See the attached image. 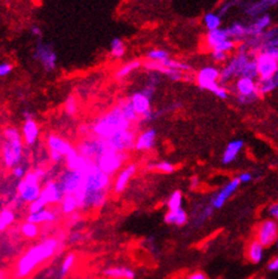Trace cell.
<instances>
[{
  "label": "cell",
  "mask_w": 278,
  "mask_h": 279,
  "mask_svg": "<svg viewBox=\"0 0 278 279\" xmlns=\"http://www.w3.org/2000/svg\"><path fill=\"white\" fill-rule=\"evenodd\" d=\"M84 183L80 191L75 194L78 209L91 210L100 209L108 199L112 189V177L98 168L94 162L84 169Z\"/></svg>",
  "instance_id": "obj_1"
},
{
  "label": "cell",
  "mask_w": 278,
  "mask_h": 279,
  "mask_svg": "<svg viewBox=\"0 0 278 279\" xmlns=\"http://www.w3.org/2000/svg\"><path fill=\"white\" fill-rule=\"evenodd\" d=\"M64 243L59 237H48L39 244L31 246L17 261L14 279H25L37 268L63 250Z\"/></svg>",
  "instance_id": "obj_2"
},
{
  "label": "cell",
  "mask_w": 278,
  "mask_h": 279,
  "mask_svg": "<svg viewBox=\"0 0 278 279\" xmlns=\"http://www.w3.org/2000/svg\"><path fill=\"white\" fill-rule=\"evenodd\" d=\"M133 129V123L127 118L122 101L91 124V135L107 140L119 132Z\"/></svg>",
  "instance_id": "obj_3"
},
{
  "label": "cell",
  "mask_w": 278,
  "mask_h": 279,
  "mask_svg": "<svg viewBox=\"0 0 278 279\" xmlns=\"http://www.w3.org/2000/svg\"><path fill=\"white\" fill-rule=\"evenodd\" d=\"M220 70L213 66L203 67L197 74V83L202 90H208L216 97L220 99H226L228 97V91L219 84Z\"/></svg>",
  "instance_id": "obj_4"
},
{
  "label": "cell",
  "mask_w": 278,
  "mask_h": 279,
  "mask_svg": "<svg viewBox=\"0 0 278 279\" xmlns=\"http://www.w3.org/2000/svg\"><path fill=\"white\" fill-rule=\"evenodd\" d=\"M78 153L87 158L88 160L95 162L102 154L110 151L107 141L97 136H87L77 144Z\"/></svg>",
  "instance_id": "obj_5"
},
{
  "label": "cell",
  "mask_w": 278,
  "mask_h": 279,
  "mask_svg": "<svg viewBox=\"0 0 278 279\" xmlns=\"http://www.w3.org/2000/svg\"><path fill=\"white\" fill-rule=\"evenodd\" d=\"M128 159H130V155L126 152H116V151L110 150L102 154L94 164L98 166L100 171L112 177L122 171Z\"/></svg>",
  "instance_id": "obj_6"
},
{
  "label": "cell",
  "mask_w": 278,
  "mask_h": 279,
  "mask_svg": "<svg viewBox=\"0 0 278 279\" xmlns=\"http://www.w3.org/2000/svg\"><path fill=\"white\" fill-rule=\"evenodd\" d=\"M84 171H65L60 172L56 181L62 189L64 195H75L84 183Z\"/></svg>",
  "instance_id": "obj_7"
},
{
  "label": "cell",
  "mask_w": 278,
  "mask_h": 279,
  "mask_svg": "<svg viewBox=\"0 0 278 279\" xmlns=\"http://www.w3.org/2000/svg\"><path fill=\"white\" fill-rule=\"evenodd\" d=\"M255 239L266 249L275 245L278 238V222L272 218L263 219L255 227Z\"/></svg>",
  "instance_id": "obj_8"
},
{
  "label": "cell",
  "mask_w": 278,
  "mask_h": 279,
  "mask_svg": "<svg viewBox=\"0 0 278 279\" xmlns=\"http://www.w3.org/2000/svg\"><path fill=\"white\" fill-rule=\"evenodd\" d=\"M33 58L40 63L41 66L44 67L47 72H51V70L55 69L57 66V62H58L57 54L52 47V44L49 43V42L42 41L41 39L38 41L37 45H35Z\"/></svg>",
  "instance_id": "obj_9"
},
{
  "label": "cell",
  "mask_w": 278,
  "mask_h": 279,
  "mask_svg": "<svg viewBox=\"0 0 278 279\" xmlns=\"http://www.w3.org/2000/svg\"><path fill=\"white\" fill-rule=\"evenodd\" d=\"M23 140H6L2 144L1 157L6 168L13 169L21 164L23 159Z\"/></svg>",
  "instance_id": "obj_10"
},
{
  "label": "cell",
  "mask_w": 278,
  "mask_h": 279,
  "mask_svg": "<svg viewBox=\"0 0 278 279\" xmlns=\"http://www.w3.org/2000/svg\"><path fill=\"white\" fill-rule=\"evenodd\" d=\"M138 134L133 129L124 130L115 134V135L110 136L107 139V144H108L109 149L116 152H126L133 150L135 146V141H137Z\"/></svg>",
  "instance_id": "obj_11"
},
{
  "label": "cell",
  "mask_w": 278,
  "mask_h": 279,
  "mask_svg": "<svg viewBox=\"0 0 278 279\" xmlns=\"http://www.w3.org/2000/svg\"><path fill=\"white\" fill-rule=\"evenodd\" d=\"M255 62L260 81L274 79L278 74V63L268 52L260 51L259 54H256Z\"/></svg>",
  "instance_id": "obj_12"
},
{
  "label": "cell",
  "mask_w": 278,
  "mask_h": 279,
  "mask_svg": "<svg viewBox=\"0 0 278 279\" xmlns=\"http://www.w3.org/2000/svg\"><path fill=\"white\" fill-rule=\"evenodd\" d=\"M240 185L241 182L238 177L232 179L223 189H220L218 192L213 194L211 200H210V206H211L213 209H220V208L225 206V203L230 200V197L236 192Z\"/></svg>",
  "instance_id": "obj_13"
},
{
  "label": "cell",
  "mask_w": 278,
  "mask_h": 279,
  "mask_svg": "<svg viewBox=\"0 0 278 279\" xmlns=\"http://www.w3.org/2000/svg\"><path fill=\"white\" fill-rule=\"evenodd\" d=\"M64 193L58 182L50 179L42 187L40 199L46 203V206H53V204H60L64 199Z\"/></svg>",
  "instance_id": "obj_14"
},
{
  "label": "cell",
  "mask_w": 278,
  "mask_h": 279,
  "mask_svg": "<svg viewBox=\"0 0 278 279\" xmlns=\"http://www.w3.org/2000/svg\"><path fill=\"white\" fill-rule=\"evenodd\" d=\"M137 171H138V165L134 164V162L124 166V168L122 169V171L116 175L115 182H114V185H113L114 192H115L116 194L123 193L127 187L128 183H130L131 179L133 178V176L135 175Z\"/></svg>",
  "instance_id": "obj_15"
},
{
  "label": "cell",
  "mask_w": 278,
  "mask_h": 279,
  "mask_svg": "<svg viewBox=\"0 0 278 279\" xmlns=\"http://www.w3.org/2000/svg\"><path fill=\"white\" fill-rule=\"evenodd\" d=\"M235 90H236L238 97L252 98L256 100L260 95L258 82H255V80L253 79H249V77H238L235 83Z\"/></svg>",
  "instance_id": "obj_16"
},
{
  "label": "cell",
  "mask_w": 278,
  "mask_h": 279,
  "mask_svg": "<svg viewBox=\"0 0 278 279\" xmlns=\"http://www.w3.org/2000/svg\"><path fill=\"white\" fill-rule=\"evenodd\" d=\"M42 187L40 185H31L22 179L17 184V195L23 203H32L37 201L41 195Z\"/></svg>",
  "instance_id": "obj_17"
},
{
  "label": "cell",
  "mask_w": 278,
  "mask_h": 279,
  "mask_svg": "<svg viewBox=\"0 0 278 279\" xmlns=\"http://www.w3.org/2000/svg\"><path fill=\"white\" fill-rule=\"evenodd\" d=\"M157 141V130L155 129H147L138 134L137 141H135L134 150L140 152H147L152 150L156 146Z\"/></svg>",
  "instance_id": "obj_18"
},
{
  "label": "cell",
  "mask_w": 278,
  "mask_h": 279,
  "mask_svg": "<svg viewBox=\"0 0 278 279\" xmlns=\"http://www.w3.org/2000/svg\"><path fill=\"white\" fill-rule=\"evenodd\" d=\"M128 101L132 107H133L134 111L137 112L139 117H143L148 112H150L151 109V99L148 98L142 91H137L128 98Z\"/></svg>",
  "instance_id": "obj_19"
},
{
  "label": "cell",
  "mask_w": 278,
  "mask_h": 279,
  "mask_svg": "<svg viewBox=\"0 0 278 279\" xmlns=\"http://www.w3.org/2000/svg\"><path fill=\"white\" fill-rule=\"evenodd\" d=\"M47 146L49 148V151L58 152L62 154L64 158L74 149L72 143L69 142V141L65 139H63L62 136L57 135V134H49L47 136Z\"/></svg>",
  "instance_id": "obj_20"
},
{
  "label": "cell",
  "mask_w": 278,
  "mask_h": 279,
  "mask_svg": "<svg viewBox=\"0 0 278 279\" xmlns=\"http://www.w3.org/2000/svg\"><path fill=\"white\" fill-rule=\"evenodd\" d=\"M21 133H22L23 142L26 146H33L37 143L39 135H40V127L34 119H30V121L24 122Z\"/></svg>",
  "instance_id": "obj_21"
},
{
  "label": "cell",
  "mask_w": 278,
  "mask_h": 279,
  "mask_svg": "<svg viewBox=\"0 0 278 279\" xmlns=\"http://www.w3.org/2000/svg\"><path fill=\"white\" fill-rule=\"evenodd\" d=\"M102 274L108 279H135V277H137L135 271L126 266L108 267L103 269Z\"/></svg>",
  "instance_id": "obj_22"
},
{
  "label": "cell",
  "mask_w": 278,
  "mask_h": 279,
  "mask_svg": "<svg viewBox=\"0 0 278 279\" xmlns=\"http://www.w3.org/2000/svg\"><path fill=\"white\" fill-rule=\"evenodd\" d=\"M265 246L260 244L256 239H252L251 242H249L247 249H245V257L250 263L258 264L262 262L263 258H265Z\"/></svg>",
  "instance_id": "obj_23"
},
{
  "label": "cell",
  "mask_w": 278,
  "mask_h": 279,
  "mask_svg": "<svg viewBox=\"0 0 278 279\" xmlns=\"http://www.w3.org/2000/svg\"><path fill=\"white\" fill-rule=\"evenodd\" d=\"M66 161V167L70 171H84L85 168L90 165V160H88L87 158H84L83 155L78 153L76 148L70 151V152L65 157Z\"/></svg>",
  "instance_id": "obj_24"
},
{
  "label": "cell",
  "mask_w": 278,
  "mask_h": 279,
  "mask_svg": "<svg viewBox=\"0 0 278 279\" xmlns=\"http://www.w3.org/2000/svg\"><path fill=\"white\" fill-rule=\"evenodd\" d=\"M230 39L226 30L217 29L213 31H208V33L205 37V45L209 50H213L217 45H219L222 42L226 41Z\"/></svg>",
  "instance_id": "obj_25"
},
{
  "label": "cell",
  "mask_w": 278,
  "mask_h": 279,
  "mask_svg": "<svg viewBox=\"0 0 278 279\" xmlns=\"http://www.w3.org/2000/svg\"><path fill=\"white\" fill-rule=\"evenodd\" d=\"M57 218H58V216H57L55 211L46 208V209L41 210L40 213L28 214V216L26 217V221L39 226L42 224H52V222L57 220Z\"/></svg>",
  "instance_id": "obj_26"
},
{
  "label": "cell",
  "mask_w": 278,
  "mask_h": 279,
  "mask_svg": "<svg viewBox=\"0 0 278 279\" xmlns=\"http://www.w3.org/2000/svg\"><path fill=\"white\" fill-rule=\"evenodd\" d=\"M243 147H244V142L241 140H235L228 143L222 157L223 164L230 165L232 162L236 160L237 155L241 152V150L243 149Z\"/></svg>",
  "instance_id": "obj_27"
},
{
  "label": "cell",
  "mask_w": 278,
  "mask_h": 279,
  "mask_svg": "<svg viewBox=\"0 0 278 279\" xmlns=\"http://www.w3.org/2000/svg\"><path fill=\"white\" fill-rule=\"evenodd\" d=\"M272 23V17H270L268 14H265V15L259 16L258 19L255 20V22L252 24V25L248 26L249 27V35H252L253 38L255 39H261L263 31H265L267 27L270 25Z\"/></svg>",
  "instance_id": "obj_28"
},
{
  "label": "cell",
  "mask_w": 278,
  "mask_h": 279,
  "mask_svg": "<svg viewBox=\"0 0 278 279\" xmlns=\"http://www.w3.org/2000/svg\"><path fill=\"white\" fill-rule=\"evenodd\" d=\"M188 220V216L187 213L185 211L183 208L178 210H174V211H168L163 217V221L166 222L167 225H174V226H184L186 224Z\"/></svg>",
  "instance_id": "obj_29"
},
{
  "label": "cell",
  "mask_w": 278,
  "mask_h": 279,
  "mask_svg": "<svg viewBox=\"0 0 278 279\" xmlns=\"http://www.w3.org/2000/svg\"><path fill=\"white\" fill-rule=\"evenodd\" d=\"M142 65H143V62L139 61V59H133V61L128 62L126 64H124L123 66H120L117 72L115 73V79L116 80H123L127 77L130 74H132L135 70L141 68Z\"/></svg>",
  "instance_id": "obj_30"
},
{
  "label": "cell",
  "mask_w": 278,
  "mask_h": 279,
  "mask_svg": "<svg viewBox=\"0 0 278 279\" xmlns=\"http://www.w3.org/2000/svg\"><path fill=\"white\" fill-rule=\"evenodd\" d=\"M76 259H77V257H76L75 253L70 252V253L67 254V256L64 258L62 264H60L58 274H57V278L65 279L67 276H69L70 270L73 269L74 266H75Z\"/></svg>",
  "instance_id": "obj_31"
},
{
  "label": "cell",
  "mask_w": 278,
  "mask_h": 279,
  "mask_svg": "<svg viewBox=\"0 0 278 279\" xmlns=\"http://www.w3.org/2000/svg\"><path fill=\"white\" fill-rule=\"evenodd\" d=\"M59 208L60 213L66 215V216H70V215L77 213L78 203L76 197L74 195H65L59 204Z\"/></svg>",
  "instance_id": "obj_32"
},
{
  "label": "cell",
  "mask_w": 278,
  "mask_h": 279,
  "mask_svg": "<svg viewBox=\"0 0 278 279\" xmlns=\"http://www.w3.org/2000/svg\"><path fill=\"white\" fill-rule=\"evenodd\" d=\"M125 52H126V45L124 43L123 39L116 37L110 41V55H112L113 58L115 59L123 58L124 56H125Z\"/></svg>",
  "instance_id": "obj_33"
},
{
  "label": "cell",
  "mask_w": 278,
  "mask_h": 279,
  "mask_svg": "<svg viewBox=\"0 0 278 279\" xmlns=\"http://www.w3.org/2000/svg\"><path fill=\"white\" fill-rule=\"evenodd\" d=\"M230 39H242L249 35V27L241 23H234L226 29Z\"/></svg>",
  "instance_id": "obj_34"
},
{
  "label": "cell",
  "mask_w": 278,
  "mask_h": 279,
  "mask_svg": "<svg viewBox=\"0 0 278 279\" xmlns=\"http://www.w3.org/2000/svg\"><path fill=\"white\" fill-rule=\"evenodd\" d=\"M203 23L208 31H213L220 29V24H222V19H220L219 14L217 13H207L203 17Z\"/></svg>",
  "instance_id": "obj_35"
},
{
  "label": "cell",
  "mask_w": 278,
  "mask_h": 279,
  "mask_svg": "<svg viewBox=\"0 0 278 279\" xmlns=\"http://www.w3.org/2000/svg\"><path fill=\"white\" fill-rule=\"evenodd\" d=\"M169 58H170L169 52L165 50V49L156 48V49H152V50L150 51H148V54H147V61L155 62V63L162 64L163 62L168 61Z\"/></svg>",
  "instance_id": "obj_36"
},
{
  "label": "cell",
  "mask_w": 278,
  "mask_h": 279,
  "mask_svg": "<svg viewBox=\"0 0 278 279\" xmlns=\"http://www.w3.org/2000/svg\"><path fill=\"white\" fill-rule=\"evenodd\" d=\"M21 233L26 238H35L40 234V228H39L38 225L25 221L21 225Z\"/></svg>",
  "instance_id": "obj_37"
},
{
  "label": "cell",
  "mask_w": 278,
  "mask_h": 279,
  "mask_svg": "<svg viewBox=\"0 0 278 279\" xmlns=\"http://www.w3.org/2000/svg\"><path fill=\"white\" fill-rule=\"evenodd\" d=\"M182 203H183V194H182L181 191H174V192L170 194L168 200H167L168 211L182 209Z\"/></svg>",
  "instance_id": "obj_38"
},
{
  "label": "cell",
  "mask_w": 278,
  "mask_h": 279,
  "mask_svg": "<svg viewBox=\"0 0 278 279\" xmlns=\"http://www.w3.org/2000/svg\"><path fill=\"white\" fill-rule=\"evenodd\" d=\"M78 109V104H77V99L74 94H70L69 97L66 98L65 102H64V111L67 116L70 117H73V116L76 115Z\"/></svg>",
  "instance_id": "obj_39"
},
{
  "label": "cell",
  "mask_w": 278,
  "mask_h": 279,
  "mask_svg": "<svg viewBox=\"0 0 278 279\" xmlns=\"http://www.w3.org/2000/svg\"><path fill=\"white\" fill-rule=\"evenodd\" d=\"M147 168L150 169V171L163 172V174H172L175 171V166L169 161H159L156 162V164H150L147 166Z\"/></svg>",
  "instance_id": "obj_40"
},
{
  "label": "cell",
  "mask_w": 278,
  "mask_h": 279,
  "mask_svg": "<svg viewBox=\"0 0 278 279\" xmlns=\"http://www.w3.org/2000/svg\"><path fill=\"white\" fill-rule=\"evenodd\" d=\"M274 2H276V1H260L256 3H252V5H250L247 8V14H249V15H251V16L259 15V14L266 12V10L268 9Z\"/></svg>",
  "instance_id": "obj_41"
},
{
  "label": "cell",
  "mask_w": 278,
  "mask_h": 279,
  "mask_svg": "<svg viewBox=\"0 0 278 279\" xmlns=\"http://www.w3.org/2000/svg\"><path fill=\"white\" fill-rule=\"evenodd\" d=\"M277 83L275 79H270V80H266V81H260L258 82V91L259 94H267L269 92H272L273 90H275L277 87Z\"/></svg>",
  "instance_id": "obj_42"
},
{
  "label": "cell",
  "mask_w": 278,
  "mask_h": 279,
  "mask_svg": "<svg viewBox=\"0 0 278 279\" xmlns=\"http://www.w3.org/2000/svg\"><path fill=\"white\" fill-rule=\"evenodd\" d=\"M0 218H1L2 224L5 225V227L7 228L8 226L14 224V221H15L16 219V215L12 208H3V209L0 211Z\"/></svg>",
  "instance_id": "obj_43"
},
{
  "label": "cell",
  "mask_w": 278,
  "mask_h": 279,
  "mask_svg": "<svg viewBox=\"0 0 278 279\" xmlns=\"http://www.w3.org/2000/svg\"><path fill=\"white\" fill-rule=\"evenodd\" d=\"M3 135H5V139L8 141H14V140H23L22 139V133L20 132V129L17 127L9 126L7 127L3 132Z\"/></svg>",
  "instance_id": "obj_44"
},
{
  "label": "cell",
  "mask_w": 278,
  "mask_h": 279,
  "mask_svg": "<svg viewBox=\"0 0 278 279\" xmlns=\"http://www.w3.org/2000/svg\"><path fill=\"white\" fill-rule=\"evenodd\" d=\"M212 214H213V208L211 206L206 207L201 213H199L197 218H195V222H197L198 225L203 224V222L208 220V219L212 216Z\"/></svg>",
  "instance_id": "obj_45"
},
{
  "label": "cell",
  "mask_w": 278,
  "mask_h": 279,
  "mask_svg": "<svg viewBox=\"0 0 278 279\" xmlns=\"http://www.w3.org/2000/svg\"><path fill=\"white\" fill-rule=\"evenodd\" d=\"M233 49H235V42L232 40V39H228V40L222 42L219 45H217L212 51H222L228 54V52H231Z\"/></svg>",
  "instance_id": "obj_46"
},
{
  "label": "cell",
  "mask_w": 278,
  "mask_h": 279,
  "mask_svg": "<svg viewBox=\"0 0 278 279\" xmlns=\"http://www.w3.org/2000/svg\"><path fill=\"white\" fill-rule=\"evenodd\" d=\"M47 208L46 206V203L42 201L40 197L37 201H34V202H32L28 204V214H37V213H40L41 210H44Z\"/></svg>",
  "instance_id": "obj_47"
},
{
  "label": "cell",
  "mask_w": 278,
  "mask_h": 279,
  "mask_svg": "<svg viewBox=\"0 0 278 279\" xmlns=\"http://www.w3.org/2000/svg\"><path fill=\"white\" fill-rule=\"evenodd\" d=\"M12 174H13L14 177L19 179V181H22V179H24V177L26 176L27 171H26V168L24 167V166L19 165V166H16V167H14L12 169Z\"/></svg>",
  "instance_id": "obj_48"
},
{
  "label": "cell",
  "mask_w": 278,
  "mask_h": 279,
  "mask_svg": "<svg viewBox=\"0 0 278 279\" xmlns=\"http://www.w3.org/2000/svg\"><path fill=\"white\" fill-rule=\"evenodd\" d=\"M14 67L10 63L2 62L0 63V77H5L7 75H9L10 73L13 72Z\"/></svg>",
  "instance_id": "obj_49"
},
{
  "label": "cell",
  "mask_w": 278,
  "mask_h": 279,
  "mask_svg": "<svg viewBox=\"0 0 278 279\" xmlns=\"http://www.w3.org/2000/svg\"><path fill=\"white\" fill-rule=\"evenodd\" d=\"M211 57L216 63H224L227 61L228 54L222 51H211Z\"/></svg>",
  "instance_id": "obj_50"
},
{
  "label": "cell",
  "mask_w": 278,
  "mask_h": 279,
  "mask_svg": "<svg viewBox=\"0 0 278 279\" xmlns=\"http://www.w3.org/2000/svg\"><path fill=\"white\" fill-rule=\"evenodd\" d=\"M268 215L274 220L278 221V202H274L268 208Z\"/></svg>",
  "instance_id": "obj_51"
},
{
  "label": "cell",
  "mask_w": 278,
  "mask_h": 279,
  "mask_svg": "<svg viewBox=\"0 0 278 279\" xmlns=\"http://www.w3.org/2000/svg\"><path fill=\"white\" fill-rule=\"evenodd\" d=\"M267 269L270 273H278V256L274 257L272 260L267 263Z\"/></svg>",
  "instance_id": "obj_52"
},
{
  "label": "cell",
  "mask_w": 278,
  "mask_h": 279,
  "mask_svg": "<svg viewBox=\"0 0 278 279\" xmlns=\"http://www.w3.org/2000/svg\"><path fill=\"white\" fill-rule=\"evenodd\" d=\"M185 279H209L208 276L203 273L201 270H197V271H193V273L188 274Z\"/></svg>",
  "instance_id": "obj_53"
},
{
  "label": "cell",
  "mask_w": 278,
  "mask_h": 279,
  "mask_svg": "<svg viewBox=\"0 0 278 279\" xmlns=\"http://www.w3.org/2000/svg\"><path fill=\"white\" fill-rule=\"evenodd\" d=\"M261 50L268 52V54L272 56V57L275 58V61L278 63V48L277 47H267V45H265V49H261Z\"/></svg>",
  "instance_id": "obj_54"
},
{
  "label": "cell",
  "mask_w": 278,
  "mask_h": 279,
  "mask_svg": "<svg viewBox=\"0 0 278 279\" xmlns=\"http://www.w3.org/2000/svg\"><path fill=\"white\" fill-rule=\"evenodd\" d=\"M49 158H50L51 161L56 162V164H58V162L62 161L63 159H65L62 154L58 152H55V151H49Z\"/></svg>",
  "instance_id": "obj_55"
},
{
  "label": "cell",
  "mask_w": 278,
  "mask_h": 279,
  "mask_svg": "<svg viewBox=\"0 0 278 279\" xmlns=\"http://www.w3.org/2000/svg\"><path fill=\"white\" fill-rule=\"evenodd\" d=\"M30 33L32 37L34 38H41L42 37V30L38 25H33L30 27Z\"/></svg>",
  "instance_id": "obj_56"
},
{
  "label": "cell",
  "mask_w": 278,
  "mask_h": 279,
  "mask_svg": "<svg viewBox=\"0 0 278 279\" xmlns=\"http://www.w3.org/2000/svg\"><path fill=\"white\" fill-rule=\"evenodd\" d=\"M238 179H240L241 183H249L252 181V174L251 172H242V174L238 176Z\"/></svg>",
  "instance_id": "obj_57"
},
{
  "label": "cell",
  "mask_w": 278,
  "mask_h": 279,
  "mask_svg": "<svg viewBox=\"0 0 278 279\" xmlns=\"http://www.w3.org/2000/svg\"><path fill=\"white\" fill-rule=\"evenodd\" d=\"M81 238H82V235L80 234V233H75V234L70 235V243H76V242H78V241H81Z\"/></svg>",
  "instance_id": "obj_58"
},
{
  "label": "cell",
  "mask_w": 278,
  "mask_h": 279,
  "mask_svg": "<svg viewBox=\"0 0 278 279\" xmlns=\"http://www.w3.org/2000/svg\"><path fill=\"white\" fill-rule=\"evenodd\" d=\"M199 184V178L197 177V176H193V177L191 178V187L192 189H195V187L198 186Z\"/></svg>",
  "instance_id": "obj_59"
},
{
  "label": "cell",
  "mask_w": 278,
  "mask_h": 279,
  "mask_svg": "<svg viewBox=\"0 0 278 279\" xmlns=\"http://www.w3.org/2000/svg\"><path fill=\"white\" fill-rule=\"evenodd\" d=\"M35 172H37V174L39 175V177H40L41 179L45 177L46 176V172L44 171V169L42 168H38V169H35Z\"/></svg>",
  "instance_id": "obj_60"
},
{
  "label": "cell",
  "mask_w": 278,
  "mask_h": 279,
  "mask_svg": "<svg viewBox=\"0 0 278 279\" xmlns=\"http://www.w3.org/2000/svg\"><path fill=\"white\" fill-rule=\"evenodd\" d=\"M6 229V227H5V225L2 224V221H1V218H0V233L1 232H3Z\"/></svg>",
  "instance_id": "obj_61"
},
{
  "label": "cell",
  "mask_w": 278,
  "mask_h": 279,
  "mask_svg": "<svg viewBox=\"0 0 278 279\" xmlns=\"http://www.w3.org/2000/svg\"><path fill=\"white\" fill-rule=\"evenodd\" d=\"M0 276H3V273H2L1 269H0Z\"/></svg>",
  "instance_id": "obj_62"
},
{
  "label": "cell",
  "mask_w": 278,
  "mask_h": 279,
  "mask_svg": "<svg viewBox=\"0 0 278 279\" xmlns=\"http://www.w3.org/2000/svg\"><path fill=\"white\" fill-rule=\"evenodd\" d=\"M275 245H276V248L278 249V238H277V241H276V244H275Z\"/></svg>",
  "instance_id": "obj_63"
},
{
  "label": "cell",
  "mask_w": 278,
  "mask_h": 279,
  "mask_svg": "<svg viewBox=\"0 0 278 279\" xmlns=\"http://www.w3.org/2000/svg\"><path fill=\"white\" fill-rule=\"evenodd\" d=\"M0 279H5V276H0Z\"/></svg>",
  "instance_id": "obj_64"
}]
</instances>
